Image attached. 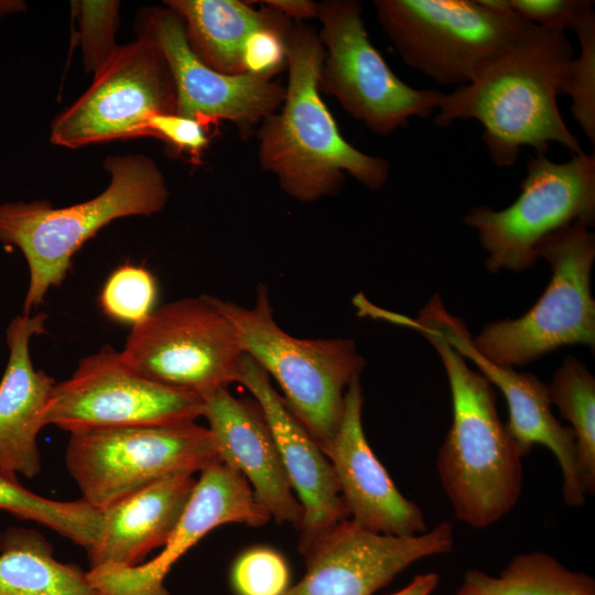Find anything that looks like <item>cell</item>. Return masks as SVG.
<instances>
[{
	"label": "cell",
	"mask_w": 595,
	"mask_h": 595,
	"mask_svg": "<svg viewBox=\"0 0 595 595\" xmlns=\"http://www.w3.org/2000/svg\"><path fill=\"white\" fill-rule=\"evenodd\" d=\"M572 58L564 32L531 23L472 82L444 94L434 123L445 128L455 120H477L488 153L500 167L513 165L523 147L545 155L556 142L577 154L583 150L556 100Z\"/></svg>",
	"instance_id": "obj_1"
},
{
	"label": "cell",
	"mask_w": 595,
	"mask_h": 595,
	"mask_svg": "<svg viewBox=\"0 0 595 595\" xmlns=\"http://www.w3.org/2000/svg\"><path fill=\"white\" fill-rule=\"evenodd\" d=\"M386 320L420 332L443 363L453 418L439 450L437 475L455 517L485 529L511 511L523 482V457L499 418L493 385L467 366L424 309L415 318L387 313Z\"/></svg>",
	"instance_id": "obj_2"
},
{
	"label": "cell",
	"mask_w": 595,
	"mask_h": 595,
	"mask_svg": "<svg viewBox=\"0 0 595 595\" xmlns=\"http://www.w3.org/2000/svg\"><path fill=\"white\" fill-rule=\"evenodd\" d=\"M296 22L285 37L289 82L281 111L266 117L258 132L260 164L300 202L338 193L345 173L377 191L388 180L389 163L340 134L318 90L324 47L312 26Z\"/></svg>",
	"instance_id": "obj_3"
},
{
	"label": "cell",
	"mask_w": 595,
	"mask_h": 595,
	"mask_svg": "<svg viewBox=\"0 0 595 595\" xmlns=\"http://www.w3.org/2000/svg\"><path fill=\"white\" fill-rule=\"evenodd\" d=\"M104 166L110 182L86 202L57 208L47 201L0 205V242L20 249L29 268L22 314H31L51 288L62 284L74 255L99 229L115 219L151 216L165 207V178L150 156L111 155Z\"/></svg>",
	"instance_id": "obj_4"
},
{
	"label": "cell",
	"mask_w": 595,
	"mask_h": 595,
	"mask_svg": "<svg viewBox=\"0 0 595 595\" xmlns=\"http://www.w3.org/2000/svg\"><path fill=\"white\" fill-rule=\"evenodd\" d=\"M212 299L234 326L244 353L274 378L288 409L325 455L342 422L347 387L365 367L355 343L288 334L274 320L264 284L257 286L252 307Z\"/></svg>",
	"instance_id": "obj_5"
},
{
	"label": "cell",
	"mask_w": 595,
	"mask_h": 595,
	"mask_svg": "<svg viewBox=\"0 0 595 595\" xmlns=\"http://www.w3.org/2000/svg\"><path fill=\"white\" fill-rule=\"evenodd\" d=\"M405 65L441 85H466L530 26L508 0H376Z\"/></svg>",
	"instance_id": "obj_6"
},
{
	"label": "cell",
	"mask_w": 595,
	"mask_h": 595,
	"mask_svg": "<svg viewBox=\"0 0 595 595\" xmlns=\"http://www.w3.org/2000/svg\"><path fill=\"white\" fill-rule=\"evenodd\" d=\"M552 270L537 303L522 316L487 324L473 338L475 349L501 366H523L565 345H595V301L591 273L595 237L575 221L545 237L537 248Z\"/></svg>",
	"instance_id": "obj_7"
},
{
	"label": "cell",
	"mask_w": 595,
	"mask_h": 595,
	"mask_svg": "<svg viewBox=\"0 0 595 595\" xmlns=\"http://www.w3.org/2000/svg\"><path fill=\"white\" fill-rule=\"evenodd\" d=\"M219 459L208 428L171 425L100 428L69 433L65 464L97 509L178 474L201 473Z\"/></svg>",
	"instance_id": "obj_8"
},
{
	"label": "cell",
	"mask_w": 595,
	"mask_h": 595,
	"mask_svg": "<svg viewBox=\"0 0 595 595\" xmlns=\"http://www.w3.org/2000/svg\"><path fill=\"white\" fill-rule=\"evenodd\" d=\"M463 220L477 230L489 272L531 268L545 237L575 221L594 224L595 155L582 151L566 162L530 156L520 194L510 206L474 207Z\"/></svg>",
	"instance_id": "obj_9"
},
{
	"label": "cell",
	"mask_w": 595,
	"mask_h": 595,
	"mask_svg": "<svg viewBox=\"0 0 595 595\" xmlns=\"http://www.w3.org/2000/svg\"><path fill=\"white\" fill-rule=\"evenodd\" d=\"M125 363L143 377L204 399L237 382L245 354L212 295L164 304L132 326Z\"/></svg>",
	"instance_id": "obj_10"
},
{
	"label": "cell",
	"mask_w": 595,
	"mask_h": 595,
	"mask_svg": "<svg viewBox=\"0 0 595 595\" xmlns=\"http://www.w3.org/2000/svg\"><path fill=\"white\" fill-rule=\"evenodd\" d=\"M317 18L322 23L318 37L326 48L320 93L335 97L353 118L379 136L437 110L444 93L413 88L391 71L368 37L359 1L321 2Z\"/></svg>",
	"instance_id": "obj_11"
},
{
	"label": "cell",
	"mask_w": 595,
	"mask_h": 595,
	"mask_svg": "<svg viewBox=\"0 0 595 595\" xmlns=\"http://www.w3.org/2000/svg\"><path fill=\"white\" fill-rule=\"evenodd\" d=\"M137 35L118 46L85 93L53 120V144L79 149L150 137L152 116L176 112L175 83L161 46L151 36Z\"/></svg>",
	"instance_id": "obj_12"
},
{
	"label": "cell",
	"mask_w": 595,
	"mask_h": 595,
	"mask_svg": "<svg viewBox=\"0 0 595 595\" xmlns=\"http://www.w3.org/2000/svg\"><path fill=\"white\" fill-rule=\"evenodd\" d=\"M204 400L152 381L128 366L109 345L84 357L55 383L45 424L69 433L130 425H171L203 416Z\"/></svg>",
	"instance_id": "obj_13"
},
{
	"label": "cell",
	"mask_w": 595,
	"mask_h": 595,
	"mask_svg": "<svg viewBox=\"0 0 595 595\" xmlns=\"http://www.w3.org/2000/svg\"><path fill=\"white\" fill-rule=\"evenodd\" d=\"M136 32L161 46L174 78L180 116L206 127L228 120L246 134L284 100L285 87L279 82L249 73L225 75L202 63L187 43L183 21L166 6L140 10Z\"/></svg>",
	"instance_id": "obj_14"
},
{
	"label": "cell",
	"mask_w": 595,
	"mask_h": 595,
	"mask_svg": "<svg viewBox=\"0 0 595 595\" xmlns=\"http://www.w3.org/2000/svg\"><path fill=\"white\" fill-rule=\"evenodd\" d=\"M453 544L446 521L416 536L396 537L346 519L304 558L303 577L284 595H374L414 562L447 553Z\"/></svg>",
	"instance_id": "obj_15"
},
{
	"label": "cell",
	"mask_w": 595,
	"mask_h": 595,
	"mask_svg": "<svg viewBox=\"0 0 595 595\" xmlns=\"http://www.w3.org/2000/svg\"><path fill=\"white\" fill-rule=\"evenodd\" d=\"M424 309L447 340L502 392L509 413L506 429L521 456L536 444L549 448L562 472L564 502L571 507L582 506L587 495L580 475L574 434L552 413L548 386L530 372H519L483 357L473 346L467 326L446 311L440 296H432Z\"/></svg>",
	"instance_id": "obj_16"
},
{
	"label": "cell",
	"mask_w": 595,
	"mask_h": 595,
	"mask_svg": "<svg viewBox=\"0 0 595 595\" xmlns=\"http://www.w3.org/2000/svg\"><path fill=\"white\" fill-rule=\"evenodd\" d=\"M237 382L255 397L302 506L299 551L305 558L336 526L349 519L335 473L322 450L272 387L267 371L247 354L241 357Z\"/></svg>",
	"instance_id": "obj_17"
},
{
	"label": "cell",
	"mask_w": 595,
	"mask_h": 595,
	"mask_svg": "<svg viewBox=\"0 0 595 595\" xmlns=\"http://www.w3.org/2000/svg\"><path fill=\"white\" fill-rule=\"evenodd\" d=\"M363 404V388L356 378L347 387L340 425L325 452L349 519L381 534L423 533L426 523L422 509L401 494L366 439Z\"/></svg>",
	"instance_id": "obj_18"
},
{
	"label": "cell",
	"mask_w": 595,
	"mask_h": 595,
	"mask_svg": "<svg viewBox=\"0 0 595 595\" xmlns=\"http://www.w3.org/2000/svg\"><path fill=\"white\" fill-rule=\"evenodd\" d=\"M203 400V416L208 421L219 459L245 476L271 519L299 530L303 509L258 403L237 399L227 388H219Z\"/></svg>",
	"instance_id": "obj_19"
},
{
	"label": "cell",
	"mask_w": 595,
	"mask_h": 595,
	"mask_svg": "<svg viewBox=\"0 0 595 595\" xmlns=\"http://www.w3.org/2000/svg\"><path fill=\"white\" fill-rule=\"evenodd\" d=\"M45 313L20 314L6 331L9 358L0 380V468L26 478L42 469L37 435L54 379L36 370L30 356L33 336L45 333Z\"/></svg>",
	"instance_id": "obj_20"
},
{
	"label": "cell",
	"mask_w": 595,
	"mask_h": 595,
	"mask_svg": "<svg viewBox=\"0 0 595 595\" xmlns=\"http://www.w3.org/2000/svg\"><path fill=\"white\" fill-rule=\"evenodd\" d=\"M195 485L193 475L169 476L100 509L99 537L87 551L90 569L142 564L167 542Z\"/></svg>",
	"instance_id": "obj_21"
},
{
	"label": "cell",
	"mask_w": 595,
	"mask_h": 595,
	"mask_svg": "<svg viewBox=\"0 0 595 595\" xmlns=\"http://www.w3.org/2000/svg\"><path fill=\"white\" fill-rule=\"evenodd\" d=\"M183 21L187 43L198 60L225 75L245 73L242 47L253 31L291 21L274 9L255 10L237 0H167Z\"/></svg>",
	"instance_id": "obj_22"
},
{
	"label": "cell",
	"mask_w": 595,
	"mask_h": 595,
	"mask_svg": "<svg viewBox=\"0 0 595 595\" xmlns=\"http://www.w3.org/2000/svg\"><path fill=\"white\" fill-rule=\"evenodd\" d=\"M0 595H97L88 572L54 558L36 530L10 527L0 537Z\"/></svg>",
	"instance_id": "obj_23"
},
{
	"label": "cell",
	"mask_w": 595,
	"mask_h": 595,
	"mask_svg": "<svg viewBox=\"0 0 595 595\" xmlns=\"http://www.w3.org/2000/svg\"><path fill=\"white\" fill-rule=\"evenodd\" d=\"M0 509L43 524L89 551L101 528V511L84 499L58 501L26 489L17 475L0 468Z\"/></svg>",
	"instance_id": "obj_24"
},
{
	"label": "cell",
	"mask_w": 595,
	"mask_h": 595,
	"mask_svg": "<svg viewBox=\"0 0 595 595\" xmlns=\"http://www.w3.org/2000/svg\"><path fill=\"white\" fill-rule=\"evenodd\" d=\"M551 402L570 422L586 495L595 490V378L575 357H566L548 386Z\"/></svg>",
	"instance_id": "obj_25"
},
{
	"label": "cell",
	"mask_w": 595,
	"mask_h": 595,
	"mask_svg": "<svg viewBox=\"0 0 595 595\" xmlns=\"http://www.w3.org/2000/svg\"><path fill=\"white\" fill-rule=\"evenodd\" d=\"M572 575L554 556L534 551L512 558L498 576L467 571L455 595H562Z\"/></svg>",
	"instance_id": "obj_26"
},
{
	"label": "cell",
	"mask_w": 595,
	"mask_h": 595,
	"mask_svg": "<svg viewBox=\"0 0 595 595\" xmlns=\"http://www.w3.org/2000/svg\"><path fill=\"white\" fill-rule=\"evenodd\" d=\"M155 298L156 285L152 274L142 267L127 263L107 279L99 301L108 316L133 326L151 313Z\"/></svg>",
	"instance_id": "obj_27"
},
{
	"label": "cell",
	"mask_w": 595,
	"mask_h": 595,
	"mask_svg": "<svg viewBox=\"0 0 595 595\" xmlns=\"http://www.w3.org/2000/svg\"><path fill=\"white\" fill-rule=\"evenodd\" d=\"M580 55L572 58L560 87L571 100V112L586 138L595 142V21L575 31Z\"/></svg>",
	"instance_id": "obj_28"
},
{
	"label": "cell",
	"mask_w": 595,
	"mask_h": 595,
	"mask_svg": "<svg viewBox=\"0 0 595 595\" xmlns=\"http://www.w3.org/2000/svg\"><path fill=\"white\" fill-rule=\"evenodd\" d=\"M75 4L84 67L86 72L95 74L118 48L115 35L120 23V2L84 0Z\"/></svg>",
	"instance_id": "obj_29"
},
{
	"label": "cell",
	"mask_w": 595,
	"mask_h": 595,
	"mask_svg": "<svg viewBox=\"0 0 595 595\" xmlns=\"http://www.w3.org/2000/svg\"><path fill=\"white\" fill-rule=\"evenodd\" d=\"M290 569L277 551L257 547L235 561L230 581L237 595H284L290 588Z\"/></svg>",
	"instance_id": "obj_30"
},
{
	"label": "cell",
	"mask_w": 595,
	"mask_h": 595,
	"mask_svg": "<svg viewBox=\"0 0 595 595\" xmlns=\"http://www.w3.org/2000/svg\"><path fill=\"white\" fill-rule=\"evenodd\" d=\"M508 3L520 18L545 29L577 31L595 21L591 0H508Z\"/></svg>",
	"instance_id": "obj_31"
},
{
	"label": "cell",
	"mask_w": 595,
	"mask_h": 595,
	"mask_svg": "<svg viewBox=\"0 0 595 595\" xmlns=\"http://www.w3.org/2000/svg\"><path fill=\"white\" fill-rule=\"evenodd\" d=\"M291 24L260 28L248 35L241 55L245 73L271 78L285 66V37Z\"/></svg>",
	"instance_id": "obj_32"
},
{
	"label": "cell",
	"mask_w": 595,
	"mask_h": 595,
	"mask_svg": "<svg viewBox=\"0 0 595 595\" xmlns=\"http://www.w3.org/2000/svg\"><path fill=\"white\" fill-rule=\"evenodd\" d=\"M150 137L160 138L178 151L201 155L208 145L206 126L201 121L177 113L152 116L148 121Z\"/></svg>",
	"instance_id": "obj_33"
},
{
	"label": "cell",
	"mask_w": 595,
	"mask_h": 595,
	"mask_svg": "<svg viewBox=\"0 0 595 595\" xmlns=\"http://www.w3.org/2000/svg\"><path fill=\"white\" fill-rule=\"evenodd\" d=\"M264 4L285 15L286 18L302 21L317 17L318 3L310 0H267Z\"/></svg>",
	"instance_id": "obj_34"
},
{
	"label": "cell",
	"mask_w": 595,
	"mask_h": 595,
	"mask_svg": "<svg viewBox=\"0 0 595 595\" xmlns=\"http://www.w3.org/2000/svg\"><path fill=\"white\" fill-rule=\"evenodd\" d=\"M437 584V574H419L407 586L391 595H431Z\"/></svg>",
	"instance_id": "obj_35"
},
{
	"label": "cell",
	"mask_w": 595,
	"mask_h": 595,
	"mask_svg": "<svg viewBox=\"0 0 595 595\" xmlns=\"http://www.w3.org/2000/svg\"><path fill=\"white\" fill-rule=\"evenodd\" d=\"M562 595H595V583L588 575L574 572Z\"/></svg>",
	"instance_id": "obj_36"
}]
</instances>
